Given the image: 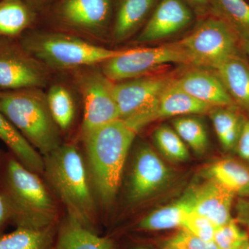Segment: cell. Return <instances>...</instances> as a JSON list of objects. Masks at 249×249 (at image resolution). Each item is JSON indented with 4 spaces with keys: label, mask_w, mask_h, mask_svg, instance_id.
I'll use <instances>...</instances> for the list:
<instances>
[{
    "label": "cell",
    "mask_w": 249,
    "mask_h": 249,
    "mask_svg": "<svg viewBox=\"0 0 249 249\" xmlns=\"http://www.w3.org/2000/svg\"><path fill=\"white\" fill-rule=\"evenodd\" d=\"M0 194L16 228L44 229L61 220L58 201L48 185L11 152L4 154L0 164Z\"/></svg>",
    "instance_id": "1"
},
{
    "label": "cell",
    "mask_w": 249,
    "mask_h": 249,
    "mask_svg": "<svg viewBox=\"0 0 249 249\" xmlns=\"http://www.w3.org/2000/svg\"><path fill=\"white\" fill-rule=\"evenodd\" d=\"M138 132L119 119L80 135L97 202L110 209L119 193L127 155Z\"/></svg>",
    "instance_id": "2"
},
{
    "label": "cell",
    "mask_w": 249,
    "mask_h": 249,
    "mask_svg": "<svg viewBox=\"0 0 249 249\" xmlns=\"http://www.w3.org/2000/svg\"><path fill=\"white\" fill-rule=\"evenodd\" d=\"M43 158L46 183L67 214L99 233L98 202L79 149L71 142L62 143Z\"/></svg>",
    "instance_id": "3"
},
{
    "label": "cell",
    "mask_w": 249,
    "mask_h": 249,
    "mask_svg": "<svg viewBox=\"0 0 249 249\" xmlns=\"http://www.w3.org/2000/svg\"><path fill=\"white\" fill-rule=\"evenodd\" d=\"M19 40L31 55L51 71H72L100 65L124 51L107 49L65 31L29 30Z\"/></svg>",
    "instance_id": "4"
},
{
    "label": "cell",
    "mask_w": 249,
    "mask_h": 249,
    "mask_svg": "<svg viewBox=\"0 0 249 249\" xmlns=\"http://www.w3.org/2000/svg\"><path fill=\"white\" fill-rule=\"evenodd\" d=\"M0 107L5 116L41 155H49L62 143L46 93L40 88L1 90Z\"/></svg>",
    "instance_id": "5"
},
{
    "label": "cell",
    "mask_w": 249,
    "mask_h": 249,
    "mask_svg": "<svg viewBox=\"0 0 249 249\" xmlns=\"http://www.w3.org/2000/svg\"><path fill=\"white\" fill-rule=\"evenodd\" d=\"M187 65L215 70L227 59L245 53L237 36L219 18H205L181 40L177 41Z\"/></svg>",
    "instance_id": "6"
},
{
    "label": "cell",
    "mask_w": 249,
    "mask_h": 249,
    "mask_svg": "<svg viewBox=\"0 0 249 249\" xmlns=\"http://www.w3.org/2000/svg\"><path fill=\"white\" fill-rule=\"evenodd\" d=\"M174 78L169 73H152L114 83L113 91L120 119L138 133L157 120L160 94Z\"/></svg>",
    "instance_id": "7"
},
{
    "label": "cell",
    "mask_w": 249,
    "mask_h": 249,
    "mask_svg": "<svg viewBox=\"0 0 249 249\" xmlns=\"http://www.w3.org/2000/svg\"><path fill=\"white\" fill-rule=\"evenodd\" d=\"M71 73L83 103L80 135L120 119L113 91L114 82L103 73L100 65L82 67Z\"/></svg>",
    "instance_id": "8"
},
{
    "label": "cell",
    "mask_w": 249,
    "mask_h": 249,
    "mask_svg": "<svg viewBox=\"0 0 249 249\" xmlns=\"http://www.w3.org/2000/svg\"><path fill=\"white\" fill-rule=\"evenodd\" d=\"M117 0H60L57 21L65 32L86 40H104L110 36Z\"/></svg>",
    "instance_id": "9"
},
{
    "label": "cell",
    "mask_w": 249,
    "mask_h": 249,
    "mask_svg": "<svg viewBox=\"0 0 249 249\" xmlns=\"http://www.w3.org/2000/svg\"><path fill=\"white\" fill-rule=\"evenodd\" d=\"M171 63L187 65L184 53L177 42L156 47L124 49L100 65L105 75L114 83L152 74Z\"/></svg>",
    "instance_id": "10"
},
{
    "label": "cell",
    "mask_w": 249,
    "mask_h": 249,
    "mask_svg": "<svg viewBox=\"0 0 249 249\" xmlns=\"http://www.w3.org/2000/svg\"><path fill=\"white\" fill-rule=\"evenodd\" d=\"M51 70L24 48L19 39L0 38V89L42 88Z\"/></svg>",
    "instance_id": "11"
},
{
    "label": "cell",
    "mask_w": 249,
    "mask_h": 249,
    "mask_svg": "<svg viewBox=\"0 0 249 249\" xmlns=\"http://www.w3.org/2000/svg\"><path fill=\"white\" fill-rule=\"evenodd\" d=\"M171 170L155 150L142 144L136 149L124 188L128 207L145 202L165 188L171 180Z\"/></svg>",
    "instance_id": "12"
},
{
    "label": "cell",
    "mask_w": 249,
    "mask_h": 249,
    "mask_svg": "<svg viewBox=\"0 0 249 249\" xmlns=\"http://www.w3.org/2000/svg\"><path fill=\"white\" fill-rule=\"evenodd\" d=\"M194 15V11L183 0H160L135 43L157 42L177 35L191 25Z\"/></svg>",
    "instance_id": "13"
},
{
    "label": "cell",
    "mask_w": 249,
    "mask_h": 249,
    "mask_svg": "<svg viewBox=\"0 0 249 249\" xmlns=\"http://www.w3.org/2000/svg\"><path fill=\"white\" fill-rule=\"evenodd\" d=\"M193 211L209 219L217 227L230 222L232 204L235 196L227 188L208 178L199 186L190 188L188 192Z\"/></svg>",
    "instance_id": "14"
},
{
    "label": "cell",
    "mask_w": 249,
    "mask_h": 249,
    "mask_svg": "<svg viewBox=\"0 0 249 249\" xmlns=\"http://www.w3.org/2000/svg\"><path fill=\"white\" fill-rule=\"evenodd\" d=\"M174 82L193 97L213 107L235 106L214 70L194 67L175 77Z\"/></svg>",
    "instance_id": "15"
},
{
    "label": "cell",
    "mask_w": 249,
    "mask_h": 249,
    "mask_svg": "<svg viewBox=\"0 0 249 249\" xmlns=\"http://www.w3.org/2000/svg\"><path fill=\"white\" fill-rule=\"evenodd\" d=\"M160 0H117L110 38L124 42L145 25Z\"/></svg>",
    "instance_id": "16"
},
{
    "label": "cell",
    "mask_w": 249,
    "mask_h": 249,
    "mask_svg": "<svg viewBox=\"0 0 249 249\" xmlns=\"http://www.w3.org/2000/svg\"><path fill=\"white\" fill-rule=\"evenodd\" d=\"M52 249H116L114 240L84 227L66 214L59 224Z\"/></svg>",
    "instance_id": "17"
},
{
    "label": "cell",
    "mask_w": 249,
    "mask_h": 249,
    "mask_svg": "<svg viewBox=\"0 0 249 249\" xmlns=\"http://www.w3.org/2000/svg\"><path fill=\"white\" fill-rule=\"evenodd\" d=\"M244 54L227 59L214 71L234 104L249 118V63Z\"/></svg>",
    "instance_id": "18"
},
{
    "label": "cell",
    "mask_w": 249,
    "mask_h": 249,
    "mask_svg": "<svg viewBox=\"0 0 249 249\" xmlns=\"http://www.w3.org/2000/svg\"><path fill=\"white\" fill-rule=\"evenodd\" d=\"M174 78L160 94L157 119L209 114L217 107L193 97L175 84Z\"/></svg>",
    "instance_id": "19"
},
{
    "label": "cell",
    "mask_w": 249,
    "mask_h": 249,
    "mask_svg": "<svg viewBox=\"0 0 249 249\" xmlns=\"http://www.w3.org/2000/svg\"><path fill=\"white\" fill-rule=\"evenodd\" d=\"M210 14L233 31L244 53L249 55V4L246 0H209Z\"/></svg>",
    "instance_id": "20"
},
{
    "label": "cell",
    "mask_w": 249,
    "mask_h": 249,
    "mask_svg": "<svg viewBox=\"0 0 249 249\" xmlns=\"http://www.w3.org/2000/svg\"><path fill=\"white\" fill-rule=\"evenodd\" d=\"M1 90L0 89V99ZM0 140L8 147L9 152L23 165L34 173L42 175L43 156L36 150L16 129L0 107Z\"/></svg>",
    "instance_id": "21"
},
{
    "label": "cell",
    "mask_w": 249,
    "mask_h": 249,
    "mask_svg": "<svg viewBox=\"0 0 249 249\" xmlns=\"http://www.w3.org/2000/svg\"><path fill=\"white\" fill-rule=\"evenodd\" d=\"M205 174L235 196H249V165L243 160L222 159L210 165Z\"/></svg>",
    "instance_id": "22"
},
{
    "label": "cell",
    "mask_w": 249,
    "mask_h": 249,
    "mask_svg": "<svg viewBox=\"0 0 249 249\" xmlns=\"http://www.w3.org/2000/svg\"><path fill=\"white\" fill-rule=\"evenodd\" d=\"M36 17L27 0H0V38L19 39L31 30Z\"/></svg>",
    "instance_id": "23"
},
{
    "label": "cell",
    "mask_w": 249,
    "mask_h": 249,
    "mask_svg": "<svg viewBox=\"0 0 249 249\" xmlns=\"http://www.w3.org/2000/svg\"><path fill=\"white\" fill-rule=\"evenodd\" d=\"M237 106L214 107L209 113L218 140L224 151H235L236 145L247 120Z\"/></svg>",
    "instance_id": "24"
},
{
    "label": "cell",
    "mask_w": 249,
    "mask_h": 249,
    "mask_svg": "<svg viewBox=\"0 0 249 249\" xmlns=\"http://www.w3.org/2000/svg\"><path fill=\"white\" fill-rule=\"evenodd\" d=\"M191 211V199L186 193L178 201L156 210L142 218L136 225V229L155 231L181 227Z\"/></svg>",
    "instance_id": "25"
},
{
    "label": "cell",
    "mask_w": 249,
    "mask_h": 249,
    "mask_svg": "<svg viewBox=\"0 0 249 249\" xmlns=\"http://www.w3.org/2000/svg\"><path fill=\"white\" fill-rule=\"evenodd\" d=\"M59 224L39 229L16 228L0 235V249H52Z\"/></svg>",
    "instance_id": "26"
},
{
    "label": "cell",
    "mask_w": 249,
    "mask_h": 249,
    "mask_svg": "<svg viewBox=\"0 0 249 249\" xmlns=\"http://www.w3.org/2000/svg\"><path fill=\"white\" fill-rule=\"evenodd\" d=\"M51 114L60 132H67L76 118V98L71 89L63 83L51 85L46 93Z\"/></svg>",
    "instance_id": "27"
},
{
    "label": "cell",
    "mask_w": 249,
    "mask_h": 249,
    "mask_svg": "<svg viewBox=\"0 0 249 249\" xmlns=\"http://www.w3.org/2000/svg\"><path fill=\"white\" fill-rule=\"evenodd\" d=\"M173 127L186 145L197 155H203L209 148L208 132L204 124L194 115L178 116L172 121Z\"/></svg>",
    "instance_id": "28"
},
{
    "label": "cell",
    "mask_w": 249,
    "mask_h": 249,
    "mask_svg": "<svg viewBox=\"0 0 249 249\" xmlns=\"http://www.w3.org/2000/svg\"><path fill=\"white\" fill-rule=\"evenodd\" d=\"M153 140L156 146L165 158L173 162H184L189 160L186 144L173 127L163 124L155 129Z\"/></svg>",
    "instance_id": "29"
},
{
    "label": "cell",
    "mask_w": 249,
    "mask_h": 249,
    "mask_svg": "<svg viewBox=\"0 0 249 249\" xmlns=\"http://www.w3.org/2000/svg\"><path fill=\"white\" fill-rule=\"evenodd\" d=\"M213 242L219 249H242L249 242V232L232 219L216 229Z\"/></svg>",
    "instance_id": "30"
},
{
    "label": "cell",
    "mask_w": 249,
    "mask_h": 249,
    "mask_svg": "<svg viewBox=\"0 0 249 249\" xmlns=\"http://www.w3.org/2000/svg\"><path fill=\"white\" fill-rule=\"evenodd\" d=\"M181 228L206 242H213L217 227L207 218L191 211L186 216Z\"/></svg>",
    "instance_id": "31"
},
{
    "label": "cell",
    "mask_w": 249,
    "mask_h": 249,
    "mask_svg": "<svg viewBox=\"0 0 249 249\" xmlns=\"http://www.w3.org/2000/svg\"><path fill=\"white\" fill-rule=\"evenodd\" d=\"M163 249H219L214 242H206L181 229L163 245Z\"/></svg>",
    "instance_id": "32"
},
{
    "label": "cell",
    "mask_w": 249,
    "mask_h": 249,
    "mask_svg": "<svg viewBox=\"0 0 249 249\" xmlns=\"http://www.w3.org/2000/svg\"><path fill=\"white\" fill-rule=\"evenodd\" d=\"M235 151L241 160L249 165V118H247L236 145Z\"/></svg>",
    "instance_id": "33"
},
{
    "label": "cell",
    "mask_w": 249,
    "mask_h": 249,
    "mask_svg": "<svg viewBox=\"0 0 249 249\" xmlns=\"http://www.w3.org/2000/svg\"><path fill=\"white\" fill-rule=\"evenodd\" d=\"M236 220L245 226L249 231V196L240 198L236 204Z\"/></svg>",
    "instance_id": "34"
},
{
    "label": "cell",
    "mask_w": 249,
    "mask_h": 249,
    "mask_svg": "<svg viewBox=\"0 0 249 249\" xmlns=\"http://www.w3.org/2000/svg\"><path fill=\"white\" fill-rule=\"evenodd\" d=\"M4 154V152L0 150V164H1ZM9 224H11V221H10L9 212L4 199L0 194V235L4 233L5 229Z\"/></svg>",
    "instance_id": "35"
},
{
    "label": "cell",
    "mask_w": 249,
    "mask_h": 249,
    "mask_svg": "<svg viewBox=\"0 0 249 249\" xmlns=\"http://www.w3.org/2000/svg\"><path fill=\"white\" fill-rule=\"evenodd\" d=\"M194 11L195 14L204 16L210 14L209 0H183Z\"/></svg>",
    "instance_id": "36"
},
{
    "label": "cell",
    "mask_w": 249,
    "mask_h": 249,
    "mask_svg": "<svg viewBox=\"0 0 249 249\" xmlns=\"http://www.w3.org/2000/svg\"><path fill=\"white\" fill-rule=\"evenodd\" d=\"M51 1V0H27L28 2L34 7V6L37 4H43V3L47 2V1Z\"/></svg>",
    "instance_id": "37"
},
{
    "label": "cell",
    "mask_w": 249,
    "mask_h": 249,
    "mask_svg": "<svg viewBox=\"0 0 249 249\" xmlns=\"http://www.w3.org/2000/svg\"><path fill=\"white\" fill-rule=\"evenodd\" d=\"M242 249H249V242L245 246V247H244V248H242Z\"/></svg>",
    "instance_id": "38"
},
{
    "label": "cell",
    "mask_w": 249,
    "mask_h": 249,
    "mask_svg": "<svg viewBox=\"0 0 249 249\" xmlns=\"http://www.w3.org/2000/svg\"><path fill=\"white\" fill-rule=\"evenodd\" d=\"M134 249H147L143 248V247H138V248H136Z\"/></svg>",
    "instance_id": "39"
}]
</instances>
